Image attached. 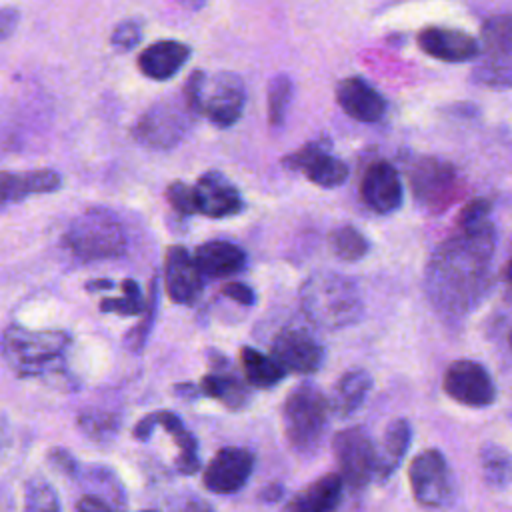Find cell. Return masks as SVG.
<instances>
[{"mask_svg": "<svg viewBox=\"0 0 512 512\" xmlns=\"http://www.w3.org/2000/svg\"><path fill=\"white\" fill-rule=\"evenodd\" d=\"M480 466L484 480L496 488L512 484V456L498 444L486 442L480 448Z\"/></svg>", "mask_w": 512, "mask_h": 512, "instance_id": "f546056e", "label": "cell"}, {"mask_svg": "<svg viewBox=\"0 0 512 512\" xmlns=\"http://www.w3.org/2000/svg\"><path fill=\"white\" fill-rule=\"evenodd\" d=\"M442 388L454 402L470 408H484L496 400L492 376L474 360L452 362L444 374Z\"/></svg>", "mask_w": 512, "mask_h": 512, "instance_id": "4fadbf2b", "label": "cell"}, {"mask_svg": "<svg viewBox=\"0 0 512 512\" xmlns=\"http://www.w3.org/2000/svg\"><path fill=\"white\" fill-rule=\"evenodd\" d=\"M122 296L100 300V312L104 314H120V316H138L146 310V302L142 296V288L136 280L126 278L120 284Z\"/></svg>", "mask_w": 512, "mask_h": 512, "instance_id": "1f68e13d", "label": "cell"}, {"mask_svg": "<svg viewBox=\"0 0 512 512\" xmlns=\"http://www.w3.org/2000/svg\"><path fill=\"white\" fill-rule=\"evenodd\" d=\"M240 364L246 380L254 388H262V390L276 386L286 374V370L278 364V360L272 354L266 356L260 350L250 346H244L240 350Z\"/></svg>", "mask_w": 512, "mask_h": 512, "instance_id": "f1b7e54d", "label": "cell"}, {"mask_svg": "<svg viewBox=\"0 0 512 512\" xmlns=\"http://www.w3.org/2000/svg\"><path fill=\"white\" fill-rule=\"evenodd\" d=\"M140 512H156V510H140Z\"/></svg>", "mask_w": 512, "mask_h": 512, "instance_id": "c3c4849f", "label": "cell"}, {"mask_svg": "<svg viewBox=\"0 0 512 512\" xmlns=\"http://www.w3.org/2000/svg\"><path fill=\"white\" fill-rule=\"evenodd\" d=\"M244 104L246 88L240 76L232 72H218L204 80L200 92V110L212 124L230 128L240 120Z\"/></svg>", "mask_w": 512, "mask_h": 512, "instance_id": "8fae6325", "label": "cell"}, {"mask_svg": "<svg viewBox=\"0 0 512 512\" xmlns=\"http://www.w3.org/2000/svg\"><path fill=\"white\" fill-rule=\"evenodd\" d=\"M332 448L338 460L340 474L350 488L362 490L376 476L378 450L374 448L364 428L350 426L340 430L334 436Z\"/></svg>", "mask_w": 512, "mask_h": 512, "instance_id": "30bf717a", "label": "cell"}, {"mask_svg": "<svg viewBox=\"0 0 512 512\" xmlns=\"http://www.w3.org/2000/svg\"><path fill=\"white\" fill-rule=\"evenodd\" d=\"M370 388H372V376L366 370L354 368L344 372L334 388V396L330 404L332 412L340 418L352 416L362 406Z\"/></svg>", "mask_w": 512, "mask_h": 512, "instance_id": "83f0119b", "label": "cell"}, {"mask_svg": "<svg viewBox=\"0 0 512 512\" xmlns=\"http://www.w3.org/2000/svg\"><path fill=\"white\" fill-rule=\"evenodd\" d=\"M490 202L486 198H474L470 200L458 214V228H476L482 226L488 220L490 214Z\"/></svg>", "mask_w": 512, "mask_h": 512, "instance_id": "74e56055", "label": "cell"}, {"mask_svg": "<svg viewBox=\"0 0 512 512\" xmlns=\"http://www.w3.org/2000/svg\"><path fill=\"white\" fill-rule=\"evenodd\" d=\"M2 204L20 202L30 194H48L62 186V178L56 170L40 168L28 172H2Z\"/></svg>", "mask_w": 512, "mask_h": 512, "instance_id": "d4e9b609", "label": "cell"}, {"mask_svg": "<svg viewBox=\"0 0 512 512\" xmlns=\"http://www.w3.org/2000/svg\"><path fill=\"white\" fill-rule=\"evenodd\" d=\"M472 80L494 90L512 88V14H496L482 24Z\"/></svg>", "mask_w": 512, "mask_h": 512, "instance_id": "52a82bcc", "label": "cell"}, {"mask_svg": "<svg viewBox=\"0 0 512 512\" xmlns=\"http://www.w3.org/2000/svg\"><path fill=\"white\" fill-rule=\"evenodd\" d=\"M506 276H508V282L512 284V262L508 264V268H506Z\"/></svg>", "mask_w": 512, "mask_h": 512, "instance_id": "7dc6e473", "label": "cell"}, {"mask_svg": "<svg viewBox=\"0 0 512 512\" xmlns=\"http://www.w3.org/2000/svg\"><path fill=\"white\" fill-rule=\"evenodd\" d=\"M270 352L284 370L296 374H312L324 362L322 346L300 328H282L274 336Z\"/></svg>", "mask_w": 512, "mask_h": 512, "instance_id": "5bb4252c", "label": "cell"}, {"mask_svg": "<svg viewBox=\"0 0 512 512\" xmlns=\"http://www.w3.org/2000/svg\"><path fill=\"white\" fill-rule=\"evenodd\" d=\"M340 108L358 122H378L386 114L384 96L364 78L348 76L336 86Z\"/></svg>", "mask_w": 512, "mask_h": 512, "instance_id": "44dd1931", "label": "cell"}, {"mask_svg": "<svg viewBox=\"0 0 512 512\" xmlns=\"http://www.w3.org/2000/svg\"><path fill=\"white\" fill-rule=\"evenodd\" d=\"M78 426L82 428V432L94 440H102V438H110L112 434H116L118 430V416L112 412H100V410H92V412H84L82 416H78Z\"/></svg>", "mask_w": 512, "mask_h": 512, "instance_id": "e575fe53", "label": "cell"}, {"mask_svg": "<svg viewBox=\"0 0 512 512\" xmlns=\"http://www.w3.org/2000/svg\"><path fill=\"white\" fill-rule=\"evenodd\" d=\"M156 296H158L156 294V282H152V286H150V300L146 304V314L148 316L130 334H126V346L130 350H140L144 346V342H146V336L150 332V324H152V318H154V312H156V302H158Z\"/></svg>", "mask_w": 512, "mask_h": 512, "instance_id": "f35d334b", "label": "cell"}, {"mask_svg": "<svg viewBox=\"0 0 512 512\" xmlns=\"http://www.w3.org/2000/svg\"><path fill=\"white\" fill-rule=\"evenodd\" d=\"M254 468V454L246 448L226 446L208 462L202 482L214 494H234L250 478Z\"/></svg>", "mask_w": 512, "mask_h": 512, "instance_id": "9a60e30c", "label": "cell"}, {"mask_svg": "<svg viewBox=\"0 0 512 512\" xmlns=\"http://www.w3.org/2000/svg\"><path fill=\"white\" fill-rule=\"evenodd\" d=\"M200 392L208 398H214L228 406L230 410H240L248 404V388L240 382V378L222 362L216 370L208 372L200 382Z\"/></svg>", "mask_w": 512, "mask_h": 512, "instance_id": "4316f807", "label": "cell"}, {"mask_svg": "<svg viewBox=\"0 0 512 512\" xmlns=\"http://www.w3.org/2000/svg\"><path fill=\"white\" fill-rule=\"evenodd\" d=\"M294 96V84L290 76L278 74L268 84V122L274 128H280L286 120V112L290 108Z\"/></svg>", "mask_w": 512, "mask_h": 512, "instance_id": "d6a6232c", "label": "cell"}, {"mask_svg": "<svg viewBox=\"0 0 512 512\" xmlns=\"http://www.w3.org/2000/svg\"><path fill=\"white\" fill-rule=\"evenodd\" d=\"M414 500L430 510L446 508L454 496V480L444 454L436 448L422 450L408 468Z\"/></svg>", "mask_w": 512, "mask_h": 512, "instance_id": "ba28073f", "label": "cell"}, {"mask_svg": "<svg viewBox=\"0 0 512 512\" xmlns=\"http://www.w3.org/2000/svg\"><path fill=\"white\" fill-rule=\"evenodd\" d=\"M330 410L332 406L324 392L312 382L298 384L286 396L282 404V426L294 452L302 456L316 452L324 438Z\"/></svg>", "mask_w": 512, "mask_h": 512, "instance_id": "277c9868", "label": "cell"}, {"mask_svg": "<svg viewBox=\"0 0 512 512\" xmlns=\"http://www.w3.org/2000/svg\"><path fill=\"white\" fill-rule=\"evenodd\" d=\"M18 24V10L16 8H10V6H4L2 12H0V30H2V38H8L14 28Z\"/></svg>", "mask_w": 512, "mask_h": 512, "instance_id": "7bdbcfd3", "label": "cell"}, {"mask_svg": "<svg viewBox=\"0 0 512 512\" xmlns=\"http://www.w3.org/2000/svg\"><path fill=\"white\" fill-rule=\"evenodd\" d=\"M342 474H326L300 492L286 504V512H336L342 500Z\"/></svg>", "mask_w": 512, "mask_h": 512, "instance_id": "cb8c5ba5", "label": "cell"}, {"mask_svg": "<svg viewBox=\"0 0 512 512\" xmlns=\"http://www.w3.org/2000/svg\"><path fill=\"white\" fill-rule=\"evenodd\" d=\"M410 186L416 202L428 212L446 210L458 196L456 168L440 158H420L410 168Z\"/></svg>", "mask_w": 512, "mask_h": 512, "instance_id": "9c48e42d", "label": "cell"}, {"mask_svg": "<svg viewBox=\"0 0 512 512\" xmlns=\"http://www.w3.org/2000/svg\"><path fill=\"white\" fill-rule=\"evenodd\" d=\"M156 426H162V430L166 434L172 436L174 444L178 446V460H176V468L182 472V474H194L200 466V460H198V442L196 438L184 428L182 420L172 414V412H152L144 418H140L132 430L134 438L138 440H148L152 430Z\"/></svg>", "mask_w": 512, "mask_h": 512, "instance_id": "d6986e66", "label": "cell"}, {"mask_svg": "<svg viewBox=\"0 0 512 512\" xmlns=\"http://www.w3.org/2000/svg\"><path fill=\"white\" fill-rule=\"evenodd\" d=\"M108 288H114V282L108 280V278L90 280V282L86 284V290H88V292H94V290H108Z\"/></svg>", "mask_w": 512, "mask_h": 512, "instance_id": "ee69618b", "label": "cell"}, {"mask_svg": "<svg viewBox=\"0 0 512 512\" xmlns=\"http://www.w3.org/2000/svg\"><path fill=\"white\" fill-rule=\"evenodd\" d=\"M282 162L290 170L304 172V176L320 188L342 186L350 174L348 164L330 154V140L326 138L306 142L296 152L284 156Z\"/></svg>", "mask_w": 512, "mask_h": 512, "instance_id": "7c38bea8", "label": "cell"}, {"mask_svg": "<svg viewBox=\"0 0 512 512\" xmlns=\"http://www.w3.org/2000/svg\"><path fill=\"white\" fill-rule=\"evenodd\" d=\"M222 294L242 306H252L256 302L254 290L250 286H246L244 282H226L222 288Z\"/></svg>", "mask_w": 512, "mask_h": 512, "instance_id": "ab89813d", "label": "cell"}, {"mask_svg": "<svg viewBox=\"0 0 512 512\" xmlns=\"http://www.w3.org/2000/svg\"><path fill=\"white\" fill-rule=\"evenodd\" d=\"M420 50L440 62H472L480 56V42L464 30L446 26H428L416 38Z\"/></svg>", "mask_w": 512, "mask_h": 512, "instance_id": "2e32d148", "label": "cell"}, {"mask_svg": "<svg viewBox=\"0 0 512 512\" xmlns=\"http://www.w3.org/2000/svg\"><path fill=\"white\" fill-rule=\"evenodd\" d=\"M198 214L208 218H228L244 208L238 188L220 172L210 170L194 184Z\"/></svg>", "mask_w": 512, "mask_h": 512, "instance_id": "ffe728a7", "label": "cell"}, {"mask_svg": "<svg viewBox=\"0 0 512 512\" xmlns=\"http://www.w3.org/2000/svg\"><path fill=\"white\" fill-rule=\"evenodd\" d=\"M412 440V428L406 418L392 420L382 436V444L376 456V482H386L402 464Z\"/></svg>", "mask_w": 512, "mask_h": 512, "instance_id": "484cf974", "label": "cell"}, {"mask_svg": "<svg viewBox=\"0 0 512 512\" xmlns=\"http://www.w3.org/2000/svg\"><path fill=\"white\" fill-rule=\"evenodd\" d=\"M304 314L322 328H344L360 320L364 304L356 284L336 272H314L300 288Z\"/></svg>", "mask_w": 512, "mask_h": 512, "instance_id": "7a4b0ae2", "label": "cell"}, {"mask_svg": "<svg viewBox=\"0 0 512 512\" xmlns=\"http://www.w3.org/2000/svg\"><path fill=\"white\" fill-rule=\"evenodd\" d=\"M202 272L184 246H170L164 258L166 294L176 304H192L202 292Z\"/></svg>", "mask_w": 512, "mask_h": 512, "instance_id": "ac0fdd59", "label": "cell"}, {"mask_svg": "<svg viewBox=\"0 0 512 512\" xmlns=\"http://www.w3.org/2000/svg\"><path fill=\"white\" fill-rule=\"evenodd\" d=\"M188 512H212V510L206 508V506H202V502H194V504L188 506Z\"/></svg>", "mask_w": 512, "mask_h": 512, "instance_id": "bcb514c9", "label": "cell"}, {"mask_svg": "<svg viewBox=\"0 0 512 512\" xmlns=\"http://www.w3.org/2000/svg\"><path fill=\"white\" fill-rule=\"evenodd\" d=\"M72 338L66 330H30L20 324H10L2 334V356L10 370L20 378H38L58 374Z\"/></svg>", "mask_w": 512, "mask_h": 512, "instance_id": "3957f363", "label": "cell"}, {"mask_svg": "<svg viewBox=\"0 0 512 512\" xmlns=\"http://www.w3.org/2000/svg\"><path fill=\"white\" fill-rule=\"evenodd\" d=\"M194 260L208 278H228L246 266V252L228 240H210L196 248Z\"/></svg>", "mask_w": 512, "mask_h": 512, "instance_id": "603a6c76", "label": "cell"}, {"mask_svg": "<svg viewBox=\"0 0 512 512\" xmlns=\"http://www.w3.org/2000/svg\"><path fill=\"white\" fill-rule=\"evenodd\" d=\"M22 512H62L58 494L46 480L32 478L26 482V488H24Z\"/></svg>", "mask_w": 512, "mask_h": 512, "instance_id": "836d02e7", "label": "cell"}, {"mask_svg": "<svg viewBox=\"0 0 512 512\" xmlns=\"http://www.w3.org/2000/svg\"><path fill=\"white\" fill-rule=\"evenodd\" d=\"M48 460H50L60 472H64V474H68V476H72V474L76 472V462H74L72 454H70L68 450H64V448H54V450H50V452H48Z\"/></svg>", "mask_w": 512, "mask_h": 512, "instance_id": "60d3db41", "label": "cell"}, {"mask_svg": "<svg viewBox=\"0 0 512 512\" xmlns=\"http://www.w3.org/2000/svg\"><path fill=\"white\" fill-rule=\"evenodd\" d=\"M328 244H330L332 254L346 262H356V260L364 258L370 250V242L366 240V236L350 224L334 228L328 236Z\"/></svg>", "mask_w": 512, "mask_h": 512, "instance_id": "4dcf8cb0", "label": "cell"}, {"mask_svg": "<svg viewBox=\"0 0 512 512\" xmlns=\"http://www.w3.org/2000/svg\"><path fill=\"white\" fill-rule=\"evenodd\" d=\"M140 38H142L140 22L134 18H126L114 26L110 42L116 50L126 52V50H132L140 42Z\"/></svg>", "mask_w": 512, "mask_h": 512, "instance_id": "8d00e7d4", "label": "cell"}, {"mask_svg": "<svg viewBox=\"0 0 512 512\" xmlns=\"http://www.w3.org/2000/svg\"><path fill=\"white\" fill-rule=\"evenodd\" d=\"M76 512H112V510H110V506L100 496L84 494L76 502Z\"/></svg>", "mask_w": 512, "mask_h": 512, "instance_id": "b9f144b4", "label": "cell"}, {"mask_svg": "<svg viewBox=\"0 0 512 512\" xmlns=\"http://www.w3.org/2000/svg\"><path fill=\"white\" fill-rule=\"evenodd\" d=\"M166 200L168 204L182 216H192L198 214V206H196V194H194V186H188L180 180L172 182L166 188Z\"/></svg>", "mask_w": 512, "mask_h": 512, "instance_id": "d590c367", "label": "cell"}, {"mask_svg": "<svg viewBox=\"0 0 512 512\" xmlns=\"http://www.w3.org/2000/svg\"><path fill=\"white\" fill-rule=\"evenodd\" d=\"M200 110L180 94L154 102L134 124V138L148 148L168 150L180 144L190 132Z\"/></svg>", "mask_w": 512, "mask_h": 512, "instance_id": "8992f818", "label": "cell"}, {"mask_svg": "<svg viewBox=\"0 0 512 512\" xmlns=\"http://www.w3.org/2000/svg\"><path fill=\"white\" fill-rule=\"evenodd\" d=\"M190 54L192 50L184 42L160 40L142 50L138 56V66L140 72L152 80H168L180 72Z\"/></svg>", "mask_w": 512, "mask_h": 512, "instance_id": "7402d4cb", "label": "cell"}, {"mask_svg": "<svg viewBox=\"0 0 512 512\" xmlns=\"http://www.w3.org/2000/svg\"><path fill=\"white\" fill-rule=\"evenodd\" d=\"M64 244L80 260L118 258L126 252L128 240L120 220L106 208H88L72 220Z\"/></svg>", "mask_w": 512, "mask_h": 512, "instance_id": "5b68a950", "label": "cell"}, {"mask_svg": "<svg viewBox=\"0 0 512 512\" xmlns=\"http://www.w3.org/2000/svg\"><path fill=\"white\" fill-rule=\"evenodd\" d=\"M186 10H200L204 4H206V0H178Z\"/></svg>", "mask_w": 512, "mask_h": 512, "instance_id": "f6af8a7d", "label": "cell"}, {"mask_svg": "<svg viewBox=\"0 0 512 512\" xmlns=\"http://www.w3.org/2000/svg\"><path fill=\"white\" fill-rule=\"evenodd\" d=\"M360 194L364 204L376 214H390L402 204V180L398 170L384 160L372 162L362 176Z\"/></svg>", "mask_w": 512, "mask_h": 512, "instance_id": "e0dca14e", "label": "cell"}, {"mask_svg": "<svg viewBox=\"0 0 512 512\" xmlns=\"http://www.w3.org/2000/svg\"><path fill=\"white\" fill-rule=\"evenodd\" d=\"M510 348H512V332H510Z\"/></svg>", "mask_w": 512, "mask_h": 512, "instance_id": "681fc988", "label": "cell"}, {"mask_svg": "<svg viewBox=\"0 0 512 512\" xmlns=\"http://www.w3.org/2000/svg\"><path fill=\"white\" fill-rule=\"evenodd\" d=\"M492 250V222L476 228H458L456 236L436 248L428 264L426 286L440 312L456 314L472 304L482 292Z\"/></svg>", "mask_w": 512, "mask_h": 512, "instance_id": "6da1fadb", "label": "cell"}]
</instances>
